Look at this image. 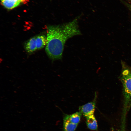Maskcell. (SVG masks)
<instances>
[{"label": "cell", "instance_id": "obj_6", "mask_svg": "<svg viewBox=\"0 0 131 131\" xmlns=\"http://www.w3.org/2000/svg\"><path fill=\"white\" fill-rule=\"evenodd\" d=\"M36 44V36L30 39L25 45V49L26 51L31 53L37 50Z\"/></svg>", "mask_w": 131, "mask_h": 131}, {"label": "cell", "instance_id": "obj_9", "mask_svg": "<svg viewBox=\"0 0 131 131\" xmlns=\"http://www.w3.org/2000/svg\"><path fill=\"white\" fill-rule=\"evenodd\" d=\"M2 4L6 8L12 9L18 5L20 3L12 0H3L1 1Z\"/></svg>", "mask_w": 131, "mask_h": 131}, {"label": "cell", "instance_id": "obj_8", "mask_svg": "<svg viewBox=\"0 0 131 131\" xmlns=\"http://www.w3.org/2000/svg\"><path fill=\"white\" fill-rule=\"evenodd\" d=\"M82 115V114L80 111L68 115L69 120L72 123L78 125L80 121Z\"/></svg>", "mask_w": 131, "mask_h": 131}, {"label": "cell", "instance_id": "obj_7", "mask_svg": "<svg viewBox=\"0 0 131 131\" xmlns=\"http://www.w3.org/2000/svg\"><path fill=\"white\" fill-rule=\"evenodd\" d=\"M47 38L44 35L36 36V44L37 50L40 49L46 46L47 44Z\"/></svg>", "mask_w": 131, "mask_h": 131}, {"label": "cell", "instance_id": "obj_1", "mask_svg": "<svg viewBox=\"0 0 131 131\" xmlns=\"http://www.w3.org/2000/svg\"><path fill=\"white\" fill-rule=\"evenodd\" d=\"M78 18L61 25L48 27L45 50L52 61L62 59L64 46L70 38L81 34Z\"/></svg>", "mask_w": 131, "mask_h": 131}, {"label": "cell", "instance_id": "obj_2", "mask_svg": "<svg viewBox=\"0 0 131 131\" xmlns=\"http://www.w3.org/2000/svg\"><path fill=\"white\" fill-rule=\"evenodd\" d=\"M122 65L120 79L123 86L124 107L127 108L131 105V73L130 68Z\"/></svg>", "mask_w": 131, "mask_h": 131}, {"label": "cell", "instance_id": "obj_3", "mask_svg": "<svg viewBox=\"0 0 131 131\" xmlns=\"http://www.w3.org/2000/svg\"><path fill=\"white\" fill-rule=\"evenodd\" d=\"M97 98V94L95 92L94 97L93 100L79 107V111L85 117L94 114V112Z\"/></svg>", "mask_w": 131, "mask_h": 131}, {"label": "cell", "instance_id": "obj_13", "mask_svg": "<svg viewBox=\"0 0 131 131\" xmlns=\"http://www.w3.org/2000/svg\"><path fill=\"white\" fill-rule=\"evenodd\" d=\"M1 0V1L2 0Z\"/></svg>", "mask_w": 131, "mask_h": 131}, {"label": "cell", "instance_id": "obj_4", "mask_svg": "<svg viewBox=\"0 0 131 131\" xmlns=\"http://www.w3.org/2000/svg\"><path fill=\"white\" fill-rule=\"evenodd\" d=\"M63 131H75L78 125L71 122L69 120L68 115L65 114L63 118Z\"/></svg>", "mask_w": 131, "mask_h": 131}, {"label": "cell", "instance_id": "obj_5", "mask_svg": "<svg viewBox=\"0 0 131 131\" xmlns=\"http://www.w3.org/2000/svg\"><path fill=\"white\" fill-rule=\"evenodd\" d=\"M86 123L88 128L91 130H96L98 129L97 120L94 114L86 117Z\"/></svg>", "mask_w": 131, "mask_h": 131}, {"label": "cell", "instance_id": "obj_10", "mask_svg": "<svg viewBox=\"0 0 131 131\" xmlns=\"http://www.w3.org/2000/svg\"><path fill=\"white\" fill-rule=\"evenodd\" d=\"M128 7H129V8L131 10V5H129Z\"/></svg>", "mask_w": 131, "mask_h": 131}, {"label": "cell", "instance_id": "obj_11", "mask_svg": "<svg viewBox=\"0 0 131 131\" xmlns=\"http://www.w3.org/2000/svg\"><path fill=\"white\" fill-rule=\"evenodd\" d=\"M130 70L131 73V68H130Z\"/></svg>", "mask_w": 131, "mask_h": 131}, {"label": "cell", "instance_id": "obj_12", "mask_svg": "<svg viewBox=\"0 0 131 131\" xmlns=\"http://www.w3.org/2000/svg\"><path fill=\"white\" fill-rule=\"evenodd\" d=\"M128 0L131 1V0Z\"/></svg>", "mask_w": 131, "mask_h": 131}]
</instances>
